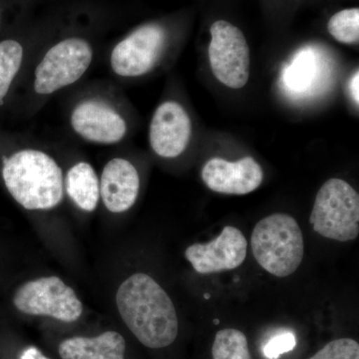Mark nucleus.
I'll use <instances>...</instances> for the list:
<instances>
[{
    "label": "nucleus",
    "instance_id": "a211bd4d",
    "mask_svg": "<svg viewBox=\"0 0 359 359\" xmlns=\"http://www.w3.org/2000/svg\"><path fill=\"white\" fill-rule=\"evenodd\" d=\"M327 29L335 40L344 44H355L359 41V9H344L332 16Z\"/></svg>",
    "mask_w": 359,
    "mask_h": 359
},
{
    "label": "nucleus",
    "instance_id": "4be33fe9",
    "mask_svg": "<svg viewBox=\"0 0 359 359\" xmlns=\"http://www.w3.org/2000/svg\"><path fill=\"white\" fill-rule=\"evenodd\" d=\"M20 359H49L40 353L39 349L35 348V347H29V348L25 349L23 351L22 355H21Z\"/></svg>",
    "mask_w": 359,
    "mask_h": 359
},
{
    "label": "nucleus",
    "instance_id": "9b49d317",
    "mask_svg": "<svg viewBox=\"0 0 359 359\" xmlns=\"http://www.w3.org/2000/svg\"><path fill=\"white\" fill-rule=\"evenodd\" d=\"M191 132L190 117L180 104H161L151 122V147L161 157H178L188 147Z\"/></svg>",
    "mask_w": 359,
    "mask_h": 359
},
{
    "label": "nucleus",
    "instance_id": "ddd939ff",
    "mask_svg": "<svg viewBox=\"0 0 359 359\" xmlns=\"http://www.w3.org/2000/svg\"><path fill=\"white\" fill-rule=\"evenodd\" d=\"M140 179L136 168L124 159L111 160L101 177L100 195L112 212H123L133 207L138 197Z\"/></svg>",
    "mask_w": 359,
    "mask_h": 359
},
{
    "label": "nucleus",
    "instance_id": "412c9836",
    "mask_svg": "<svg viewBox=\"0 0 359 359\" xmlns=\"http://www.w3.org/2000/svg\"><path fill=\"white\" fill-rule=\"evenodd\" d=\"M349 90H351V97H353L354 102H359V72H356L351 78V83H349Z\"/></svg>",
    "mask_w": 359,
    "mask_h": 359
},
{
    "label": "nucleus",
    "instance_id": "f8f14e48",
    "mask_svg": "<svg viewBox=\"0 0 359 359\" xmlns=\"http://www.w3.org/2000/svg\"><path fill=\"white\" fill-rule=\"evenodd\" d=\"M71 124L80 136L100 144L121 141L127 130L126 123L121 116L98 101L79 104L73 111Z\"/></svg>",
    "mask_w": 359,
    "mask_h": 359
},
{
    "label": "nucleus",
    "instance_id": "f257e3e1",
    "mask_svg": "<svg viewBox=\"0 0 359 359\" xmlns=\"http://www.w3.org/2000/svg\"><path fill=\"white\" fill-rule=\"evenodd\" d=\"M116 304L122 320L143 346L163 348L178 337L179 321L169 295L146 273H135L120 285Z\"/></svg>",
    "mask_w": 359,
    "mask_h": 359
},
{
    "label": "nucleus",
    "instance_id": "39448f33",
    "mask_svg": "<svg viewBox=\"0 0 359 359\" xmlns=\"http://www.w3.org/2000/svg\"><path fill=\"white\" fill-rule=\"evenodd\" d=\"M209 46L212 74L224 86L241 89L250 79V47L244 33L228 21H216L211 27Z\"/></svg>",
    "mask_w": 359,
    "mask_h": 359
},
{
    "label": "nucleus",
    "instance_id": "dca6fc26",
    "mask_svg": "<svg viewBox=\"0 0 359 359\" xmlns=\"http://www.w3.org/2000/svg\"><path fill=\"white\" fill-rule=\"evenodd\" d=\"M212 359H252L244 332L224 328L217 332L212 346Z\"/></svg>",
    "mask_w": 359,
    "mask_h": 359
},
{
    "label": "nucleus",
    "instance_id": "393cba45",
    "mask_svg": "<svg viewBox=\"0 0 359 359\" xmlns=\"http://www.w3.org/2000/svg\"><path fill=\"white\" fill-rule=\"evenodd\" d=\"M0 21H1V11H0Z\"/></svg>",
    "mask_w": 359,
    "mask_h": 359
},
{
    "label": "nucleus",
    "instance_id": "7ed1b4c3",
    "mask_svg": "<svg viewBox=\"0 0 359 359\" xmlns=\"http://www.w3.org/2000/svg\"><path fill=\"white\" fill-rule=\"evenodd\" d=\"M257 264L278 278L292 275L304 255V237L299 224L287 214H273L259 222L250 237Z\"/></svg>",
    "mask_w": 359,
    "mask_h": 359
},
{
    "label": "nucleus",
    "instance_id": "f3484780",
    "mask_svg": "<svg viewBox=\"0 0 359 359\" xmlns=\"http://www.w3.org/2000/svg\"><path fill=\"white\" fill-rule=\"evenodd\" d=\"M22 46L15 40L0 42V105L22 62Z\"/></svg>",
    "mask_w": 359,
    "mask_h": 359
},
{
    "label": "nucleus",
    "instance_id": "6e6552de",
    "mask_svg": "<svg viewBox=\"0 0 359 359\" xmlns=\"http://www.w3.org/2000/svg\"><path fill=\"white\" fill-rule=\"evenodd\" d=\"M166 33L158 25L142 26L116 45L111 66L123 77L142 76L157 65L164 50Z\"/></svg>",
    "mask_w": 359,
    "mask_h": 359
},
{
    "label": "nucleus",
    "instance_id": "aec40b11",
    "mask_svg": "<svg viewBox=\"0 0 359 359\" xmlns=\"http://www.w3.org/2000/svg\"><path fill=\"white\" fill-rule=\"evenodd\" d=\"M297 344L294 335L290 332L278 334L273 337L264 346V353L268 359H278L283 353H289Z\"/></svg>",
    "mask_w": 359,
    "mask_h": 359
},
{
    "label": "nucleus",
    "instance_id": "f03ea898",
    "mask_svg": "<svg viewBox=\"0 0 359 359\" xmlns=\"http://www.w3.org/2000/svg\"><path fill=\"white\" fill-rule=\"evenodd\" d=\"M4 183L26 210H49L63 198V175L50 156L36 150L15 153L4 161Z\"/></svg>",
    "mask_w": 359,
    "mask_h": 359
},
{
    "label": "nucleus",
    "instance_id": "6ab92c4d",
    "mask_svg": "<svg viewBox=\"0 0 359 359\" xmlns=\"http://www.w3.org/2000/svg\"><path fill=\"white\" fill-rule=\"evenodd\" d=\"M309 359H359V344L351 339H335Z\"/></svg>",
    "mask_w": 359,
    "mask_h": 359
},
{
    "label": "nucleus",
    "instance_id": "b1692460",
    "mask_svg": "<svg viewBox=\"0 0 359 359\" xmlns=\"http://www.w3.org/2000/svg\"><path fill=\"white\" fill-rule=\"evenodd\" d=\"M219 320H217V318H216V320H214L215 325H219Z\"/></svg>",
    "mask_w": 359,
    "mask_h": 359
},
{
    "label": "nucleus",
    "instance_id": "20e7f679",
    "mask_svg": "<svg viewBox=\"0 0 359 359\" xmlns=\"http://www.w3.org/2000/svg\"><path fill=\"white\" fill-rule=\"evenodd\" d=\"M309 223L323 237L339 242L355 240L359 235V196L347 182H325L314 201Z\"/></svg>",
    "mask_w": 359,
    "mask_h": 359
},
{
    "label": "nucleus",
    "instance_id": "2eb2a0df",
    "mask_svg": "<svg viewBox=\"0 0 359 359\" xmlns=\"http://www.w3.org/2000/svg\"><path fill=\"white\" fill-rule=\"evenodd\" d=\"M66 191L78 208L86 212L96 209L100 197V186L95 171L87 163H78L66 177Z\"/></svg>",
    "mask_w": 359,
    "mask_h": 359
},
{
    "label": "nucleus",
    "instance_id": "423d86ee",
    "mask_svg": "<svg viewBox=\"0 0 359 359\" xmlns=\"http://www.w3.org/2000/svg\"><path fill=\"white\" fill-rule=\"evenodd\" d=\"M14 306L30 316H46L73 323L83 311L74 290L57 276H48L21 285L13 297Z\"/></svg>",
    "mask_w": 359,
    "mask_h": 359
},
{
    "label": "nucleus",
    "instance_id": "5701e85b",
    "mask_svg": "<svg viewBox=\"0 0 359 359\" xmlns=\"http://www.w3.org/2000/svg\"><path fill=\"white\" fill-rule=\"evenodd\" d=\"M205 299H210V294H205Z\"/></svg>",
    "mask_w": 359,
    "mask_h": 359
},
{
    "label": "nucleus",
    "instance_id": "4468645a",
    "mask_svg": "<svg viewBox=\"0 0 359 359\" xmlns=\"http://www.w3.org/2000/svg\"><path fill=\"white\" fill-rule=\"evenodd\" d=\"M126 342L121 334L106 332L96 337H72L61 342L62 359H125Z\"/></svg>",
    "mask_w": 359,
    "mask_h": 359
},
{
    "label": "nucleus",
    "instance_id": "0eeeda50",
    "mask_svg": "<svg viewBox=\"0 0 359 359\" xmlns=\"http://www.w3.org/2000/svg\"><path fill=\"white\" fill-rule=\"evenodd\" d=\"M92 54L91 46L83 39H66L56 44L37 66L35 92L46 95L76 82L88 69Z\"/></svg>",
    "mask_w": 359,
    "mask_h": 359
},
{
    "label": "nucleus",
    "instance_id": "9d476101",
    "mask_svg": "<svg viewBox=\"0 0 359 359\" xmlns=\"http://www.w3.org/2000/svg\"><path fill=\"white\" fill-rule=\"evenodd\" d=\"M262 167L254 158L237 162L212 158L202 170V179L212 192L226 195H247L254 192L263 182Z\"/></svg>",
    "mask_w": 359,
    "mask_h": 359
},
{
    "label": "nucleus",
    "instance_id": "1a4fd4ad",
    "mask_svg": "<svg viewBox=\"0 0 359 359\" xmlns=\"http://www.w3.org/2000/svg\"><path fill=\"white\" fill-rule=\"evenodd\" d=\"M248 242L242 231L226 226L218 238L207 244H194L186 250V259L202 275L235 269L244 264Z\"/></svg>",
    "mask_w": 359,
    "mask_h": 359
}]
</instances>
